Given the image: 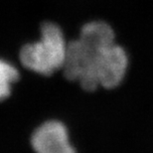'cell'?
<instances>
[{
    "mask_svg": "<svg viewBox=\"0 0 153 153\" xmlns=\"http://www.w3.org/2000/svg\"><path fill=\"white\" fill-rule=\"evenodd\" d=\"M30 145L35 153H79L68 125L59 118L41 122L30 135Z\"/></svg>",
    "mask_w": 153,
    "mask_h": 153,
    "instance_id": "3957f363",
    "label": "cell"
},
{
    "mask_svg": "<svg viewBox=\"0 0 153 153\" xmlns=\"http://www.w3.org/2000/svg\"><path fill=\"white\" fill-rule=\"evenodd\" d=\"M78 38L97 53L116 43L115 32L109 23L103 20H91L82 24Z\"/></svg>",
    "mask_w": 153,
    "mask_h": 153,
    "instance_id": "277c9868",
    "label": "cell"
},
{
    "mask_svg": "<svg viewBox=\"0 0 153 153\" xmlns=\"http://www.w3.org/2000/svg\"><path fill=\"white\" fill-rule=\"evenodd\" d=\"M21 76L22 71L16 64L0 56V102L11 96L14 85Z\"/></svg>",
    "mask_w": 153,
    "mask_h": 153,
    "instance_id": "5b68a950",
    "label": "cell"
},
{
    "mask_svg": "<svg viewBox=\"0 0 153 153\" xmlns=\"http://www.w3.org/2000/svg\"><path fill=\"white\" fill-rule=\"evenodd\" d=\"M129 68L126 50L117 43L97 55L90 74L78 82L85 91H96L100 88L114 90L124 82Z\"/></svg>",
    "mask_w": 153,
    "mask_h": 153,
    "instance_id": "7a4b0ae2",
    "label": "cell"
},
{
    "mask_svg": "<svg viewBox=\"0 0 153 153\" xmlns=\"http://www.w3.org/2000/svg\"><path fill=\"white\" fill-rule=\"evenodd\" d=\"M67 44L65 32L59 24L45 21L40 25L39 38L24 43L19 48L17 61L24 70L51 76L63 68Z\"/></svg>",
    "mask_w": 153,
    "mask_h": 153,
    "instance_id": "6da1fadb",
    "label": "cell"
}]
</instances>
